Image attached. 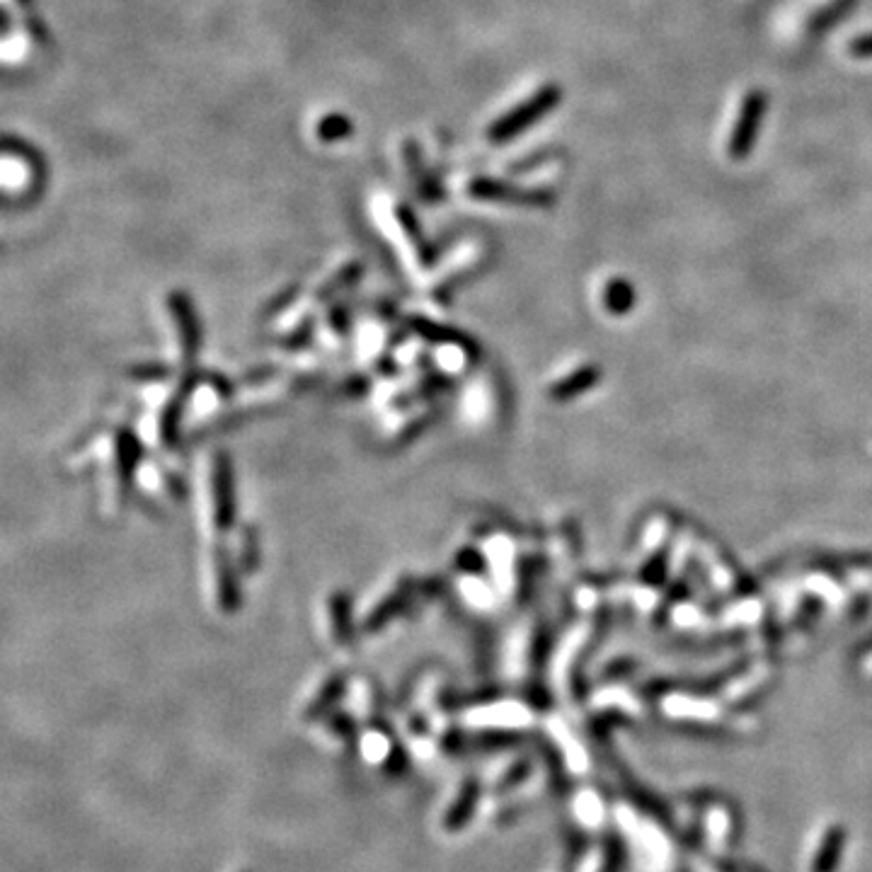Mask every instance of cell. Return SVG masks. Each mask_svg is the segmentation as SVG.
<instances>
[{
    "label": "cell",
    "instance_id": "1",
    "mask_svg": "<svg viewBox=\"0 0 872 872\" xmlns=\"http://www.w3.org/2000/svg\"><path fill=\"white\" fill-rule=\"evenodd\" d=\"M768 112V95L763 90H751L744 97L742 107H739V117L732 126L730 143H727V153L732 160H744L749 158V153L754 151L756 141H759L763 119Z\"/></svg>",
    "mask_w": 872,
    "mask_h": 872
},
{
    "label": "cell",
    "instance_id": "2",
    "mask_svg": "<svg viewBox=\"0 0 872 872\" xmlns=\"http://www.w3.org/2000/svg\"><path fill=\"white\" fill-rule=\"evenodd\" d=\"M560 93L558 88H545L533 97L531 102H526V105L516 107L509 117H504L502 122H499L495 129H492V141H509L514 139V134H519L521 129H526V126H531L533 122H538V119L543 117V114H548L550 109L558 105Z\"/></svg>",
    "mask_w": 872,
    "mask_h": 872
},
{
    "label": "cell",
    "instance_id": "3",
    "mask_svg": "<svg viewBox=\"0 0 872 872\" xmlns=\"http://www.w3.org/2000/svg\"><path fill=\"white\" fill-rule=\"evenodd\" d=\"M856 3L858 0H834V3H831L829 8H826L824 13L817 17V22H814V30H819V32L829 30V27L836 25V22H839L841 17L846 15Z\"/></svg>",
    "mask_w": 872,
    "mask_h": 872
},
{
    "label": "cell",
    "instance_id": "4",
    "mask_svg": "<svg viewBox=\"0 0 872 872\" xmlns=\"http://www.w3.org/2000/svg\"><path fill=\"white\" fill-rule=\"evenodd\" d=\"M848 54L856 56V59H872V32L860 34L848 44Z\"/></svg>",
    "mask_w": 872,
    "mask_h": 872
}]
</instances>
